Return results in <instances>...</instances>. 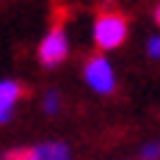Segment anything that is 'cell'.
<instances>
[{"label":"cell","mask_w":160,"mask_h":160,"mask_svg":"<svg viewBox=\"0 0 160 160\" xmlns=\"http://www.w3.org/2000/svg\"><path fill=\"white\" fill-rule=\"evenodd\" d=\"M146 52H149V58L160 61V36H152V39L146 42Z\"/></svg>","instance_id":"obj_8"},{"label":"cell","mask_w":160,"mask_h":160,"mask_svg":"<svg viewBox=\"0 0 160 160\" xmlns=\"http://www.w3.org/2000/svg\"><path fill=\"white\" fill-rule=\"evenodd\" d=\"M155 17H158V25H160V6H158V14H155Z\"/></svg>","instance_id":"obj_9"},{"label":"cell","mask_w":160,"mask_h":160,"mask_svg":"<svg viewBox=\"0 0 160 160\" xmlns=\"http://www.w3.org/2000/svg\"><path fill=\"white\" fill-rule=\"evenodd\" d=\"M42 105H44V111H47V113H55L58 108H61V94H58V91H47Z\"/></svg>","instance_id":"obj_6"},{"label":"cell","mask_w":160,"mask_h":160,"mask_svg":"<svg viewBox=\"0 0 160 160\" xmlns=\"http://www.w3.org/2000/svg\"><path fill=\"white\" fill-rule=\"evenodd\" d=\"M141 160H160V141L146 144L144 149H141Z\"/></svg>","instance_id":"obj_7"},{"label":"cell","mask_w":160,"mask_h":160,"mask_svg":"<svg viewBox=\"0 0 160 160\" xmlns=\"http://www.w3.org/2000/svg\"><path fill=\"white\" fill-rule=\"evenodd\" d=\"M83 78H86V83L94 88L97 94H113V88H116V72H113L111 61L102 58V55H91L86 61Z\"/></svg>","instance_id":"obj_2"},{"label":"cell","mask_w":160,"mask_h":160,"mask_svg":"<svg viewBox=\"0 0 160 160\" xmlns=\"http://www.w3.org/2000/svg\"><path fill=\"white\" fill-rule=\"evenodd\" d=\"M69 55V39L64 28H52L39 44V61L44 66H58Z\"/></svg>","instance_id":"obj_4"},{"label":"cell","mask_w":160,"mask_h":160,"mask_svg":"<svg viewBox=\"0 0 160 160\" xmlns=\"http://www.w3.org/2000/svg\"><path fill=\"white\" fill-rule=\"evenodd\" d=\"M22 97V86L17 80H0V124L14 116V105Z\"/></svg>","instance_id":"obj_5"},{"label":"cell","mask_w":160,"mask_h":160,"mask_svg":"<svg viewBox=\"0 0 160 160\" xmlns=\"http://www.w3.org/2000/svg\"><path fill=\"white\" fill-rule=\"evenodd\" d=\"M0 160H72V152L64 141H44L28 149H11Z\"/></svg>","instance_id":"obj_3"},{"label":"cell","mask_w":160,"mask_h":160,"mask_svg":"<svg viewBox=\"0 0 160 160\" xmlns=\"http://www.w3.org/2000/svg\"><path fill=\"white\" fill-rule=\"evenodd\" d=\"M127 39V19L119 11H102L94 19V44L99 50H116Z\"/></svg>","instance_id":"obj_1"}]
</instances>
